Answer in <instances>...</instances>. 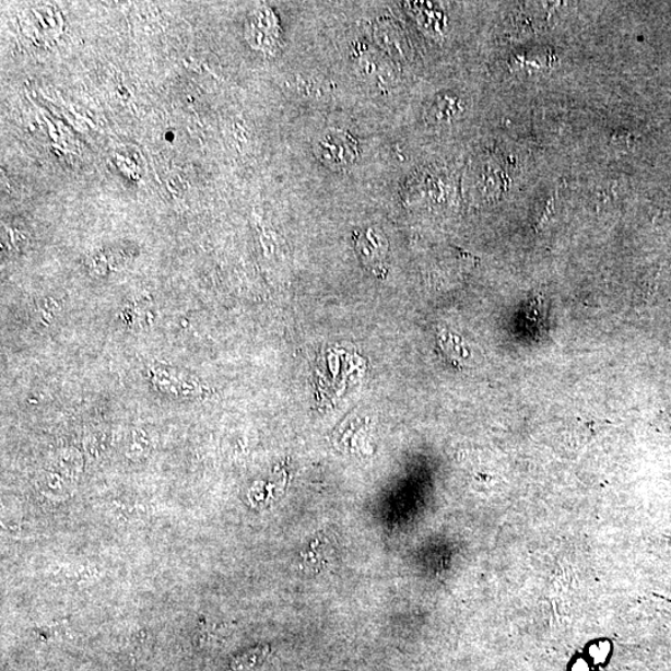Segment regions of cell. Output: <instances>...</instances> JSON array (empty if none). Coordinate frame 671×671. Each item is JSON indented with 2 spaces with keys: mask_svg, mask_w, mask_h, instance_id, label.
I'll return each instance as SVG.
<instances>
[{
  "mask_svg": "<svg viewBox=\"0 0 671 671\" xmlns=\"http://www.w3.org/2000/svg\"><path fill=\"white\" fill-rule=\"evenodd\" d=\"M576 669V671H586V667L584 666H577Z\"/></svg>",
  "mask_w": 671,
  "mask_h": 671,
  "instance_id": "3",
  "label": "cell"
},
{
  "mask_svg": "<svg viewBox=\"0 0 671 671\" xmlns=\"http://www.w3.org/2000/svg\"><path fill=\"white\" fill-rule=\"evenodd\" d=\"M317 156L328 166L344 167L355 162L357 148L349 133L331 131L325 133L314 148Z\"/></svg>",
  "mask_w": 671,
  "mask_h": 671,
  "instance_id": "1",
  "label": "cell"
},
{
  "mask_svg": "<svg viewBox=\"0 0 671 671\" xmlns=\"http://www.w3.org/2000/svg\"><path fill=\"white\" fill-rule=\"evenodd\" d=\"M270 652L268 646H259L240 652L231 661L232 671H252L264 663Z\"/></svg>",
  "mask_w": 671,
  "mask_h": 671,
  "instance_id": "2",
  "label": "cell"
}]
</instances>
